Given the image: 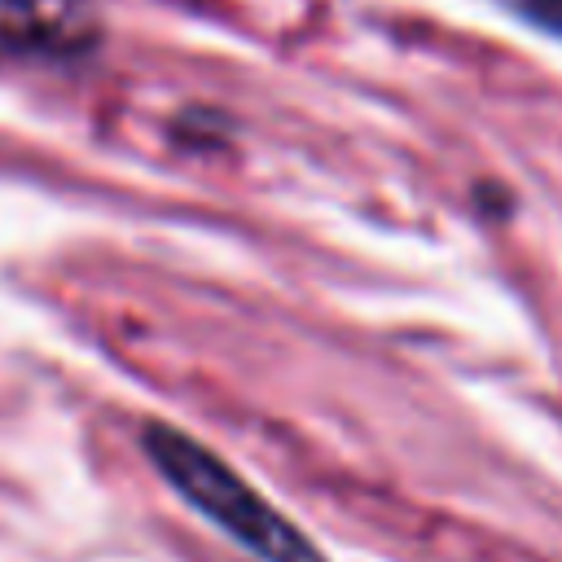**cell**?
I'll list each match as a JSON object with an SVG mask.
<instances>
[{"instance_id": "cell-1", "label": "cell", "mask_w": 562, "mask_h": 562, "mask_svg": "<svg viewBox=\"0 0 562 562\" xmlns=\"http://www.w3.org/2000/svg\"><path fill=\"white\" fill-rule=\"evenodd\" d=\"M140 443H145L149 461L158 465V474L202 518H211L224 536H233L259 562H325L321 549L272 501H263L224 457L202 448L193 435L162 426V422H149Z\"/></svg>"}, {"instance_id": "cell-2", "label": "cell", "mask_w": 562, "mask_h": 562, "mask_svg": "<svg viewBox=\"0 0 562 562\" xmlns=\"http://www.w3.org/2000/svg\"><path fill=\"white\" fill-rule=\"evenodd\" d=\"M101 44L92 0H0V48L18 57L70 61Z\"/></svg>"}, {"instance_id": "cell-3", "label": "cell", "mask_w": 562, "mask_h": 562, "mask_svg": "<svg viewBox=\"0 0 562 562\" xmlns=\"http://www.w3.org/2000/svg\"><path fill=\"white\" fill-rule=\"evenodd\" d=\"M496 4L509 18H518V22L553 35V40H562V0H496Z\"/></svg>"}]
</instances>
